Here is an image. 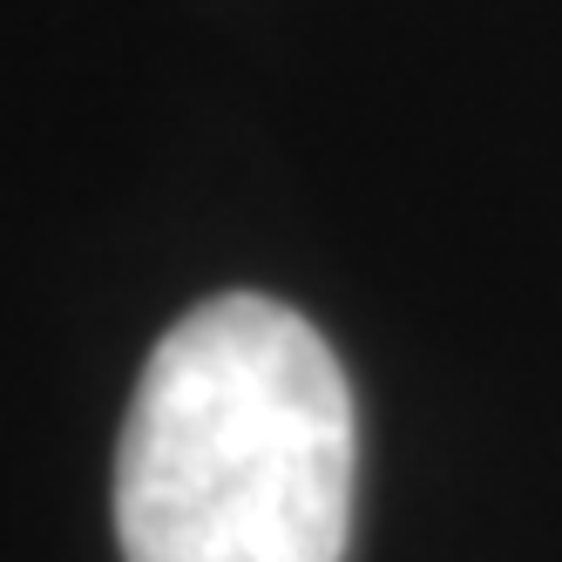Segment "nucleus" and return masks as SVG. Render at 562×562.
Wrapping results in <instances>:
<instances>
[{
    "label": "nucleus",
    "mask_w": 562,
    "mask_h": 562,
    "mask_svg": "<svg viewBox=\"0 0 562 562\" xmlns=\"http://www.w3.org/2000/svg\"><path fill=\"white\" fill-rule=\"evenodd\" d=\"M352 386L292 305L224 292L156 339L115 448L130 562H339Z\"/></svg>",
    "instance_id": "nucleus-1"
}]
</instances>
